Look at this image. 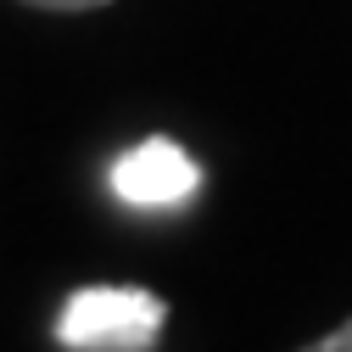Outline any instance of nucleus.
Masks as SVG:
<instances>
[{"mask_svg":"<svg viewBox=\"0 0 352 352\" xmlns=\"http://www.w3.org/2000/svg\"><path fill=\"white\" fill-rule=\"evenodd\" d=\"M168 324V302L146 285H84L67 296L56 336L73 352H151Z\"/></svg>","mask_w":352,"mask_h":352,"instance_id":"f257e3e1","label":"nucleus"},{"mask_svg":"<svg viewBox=\"0 0 352 352\" xmlns=\"http://www.w3.org/2000/svg\"><path fill=\"white\" fill-rule=\"evenodd\" d=\"M112 190L129 201V207H179L201 190V168L185 146H173V140H146L135 146L129 157H118L112 168Z\"/></svg>","mask_w":352,"mask_h":352,"instance_id":"f03ea898","label":"nucleus"},{"mask_svg":"<svg viewBox=\"0 0 352 352\" xmlns=\"http://www.w3.org/2000/svg\"><path fill=\"white\" fill-rule=\"evenodd\" d=\"M302 352H352V319L346 324H336L330 336H319V341H307Z\"/></svg>","mask_w":352,"mask_h":352,"instance_id":"7ed1b4c3","label":"nucleus"},{"mask_svg":"<svg viewBox=\"0 0 352 352\" xmlns=\"http://www.w3.org/2000/svg\"><path fill=\"white\" fill-rule=\"evenodd\" d=\"M34 12H96V6H112V0H23Z\"/></svg>","mask_w":352,"mask_h":352,"instance_id":"20e7f679","label":"nucleus"}]
</instances>
